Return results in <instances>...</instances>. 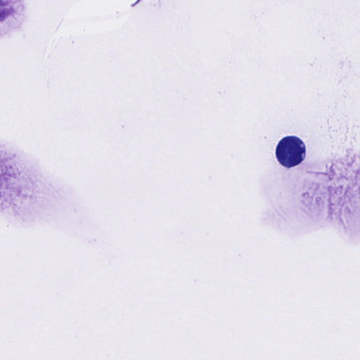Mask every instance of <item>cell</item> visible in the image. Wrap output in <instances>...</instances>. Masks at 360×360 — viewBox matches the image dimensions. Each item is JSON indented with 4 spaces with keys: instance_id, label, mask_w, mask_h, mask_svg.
Segmentation results:
<instances>
[{
    "instance_id": "cell-1",
    "label": "cell",
    "mask_w": 360,
    "mask_h": 360,
    "mask_svg": "<svg viewBox=\"0 0 360 360\" xmlns=\"http://www.w3.org/2000/svg\"><path fill=\"white\" fill-rule=\"evenodd\" d=\"M306 155L303 141L295 136L283 138L277 144L276 156L279 163L288 168L300 165Z\"/></svg>"
}]
</instances>
